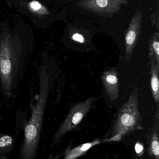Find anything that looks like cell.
<instances>
[{
	"mask_svg": "<svg viewBox=\"0 0 159 159\" xmlns=\"http://www.w3.org/2000/svg\"><path fill=\"white\" fill-rule=\"evenodd\" d=\"M17 136L0 133V159H9L16 146Z\"/></svg>",
	"mask_w": 159,
	"mask_h": 159,
	"instance_id": "cell-8",
	"label": "cell"
},
{
	"mask_svg": "<svg viewBox=\"0 0 159 159\" xmlns=\"http://www.w3.org/2000/svg\"><path fill=\"white\" fill-rule=\"evenodd\" d=\"M28 9L34 15H49V12L48 9L40 2L35 1L30 2L28 5Z\"/></svg>",
	"mask_w": 159,
	"mask_h": 159,
	"instance_id": "cell-12",
	"label": "cell"
},
{
	"mask_svg": "<svg viewBox=\"0 0 159 159\" xmlns=\"http://www.w3.org/2000/svg\"><path fill=\"white\" fill-rule=\"evenodd\" d=\"M72 39L75 42L83 43L85 42V39L82 34L79 33H75L72 35Z\"/></svg>",
	"mask_w": 159,
	"mask_h": 159,
	"instance_id": "cell-13",
	"label": "cell"
},
{
	"mask_svg": "<svg viewBox=\"0 0 159 159\" xmlns=\"http://www.w3.org/2000/svg\"><path fill=\"white\" fill-rule=\"evenodd\" d=\"M150 75H151V89L155 102L159 104V65H157L153 60H150Z\"/></svg>",
	"mask_w": 159,
	"mask_h": 159,
	"instance_id": "cell-10",
	"label": "cell"
},
{
	"mask_svg": "<svg viewBox=\"0 0 159 159\" xmlns=\"http://www.w3.org/2000/svg\"><path fill=\"white\" fill-rule=\"evenodd\" d=\"M143 16L140 10H137L131 20L125 36L126 61L129 62L134 47L141 32Z\"/></svg>",
	"mask_w": 159,
	"mask_h": 159,
	"instance_id": "cell-5",
	"label": "cell"
},
{
	"mask_svg": "<svg viewBox=\"0 0 159 159\" xmlns=\"http://www.w3.org/2000/svg\"><path fill=\"white\" fill-rule=\"evenodd\" d=\"M2 103L0 102V109L2 108Z\"/></svg>",
	"mask_w": 159,
	"mask_h": 159,
	"instance_id": "cell-16",
	"label": "cell"
},
{
	"mask_svg": "<svg viewBox=\"0 0 159 159\" xmlns=\"http://www.w3.org/2000/svg\"><path fill=\"white\" fill-rule=\"evenodd\" d=\"M159 105L155 116V121L151 133L148 137V153L155 159H159Z\"/></svg>",
	"mask_w": 159,
	"mask_h": 159,
	"instance_id": "cell-7",
	"label": "cell"
},
{
	"mask_svg": "<svg viewBox=\"0 0 159 159\" xmlns=\"http://www.w3.org/2000/svg\"><path fill=\"white\" fill-rule=\"evenodd\" d=\"M3 116L2 115H0V123L2 122V120Z\"/></svg>",
	"mask_w": 159,
	"mask_h": 159,
	"instance_id": "cell-15",
	"label": "cell"
},
{
	"mask_svg": "<svg viewBox=\"0 0 159 159\" xmlns=\"http://www.w3.org/2000/svg\"><path fill=\"white\" fill-rule=\"evenodd\" d=\"M143 129L142 116L139 109L138 88L136 87L128 101L120 108L112 127L110 136L105 141H119L127 134Z\"/></svg>",
	"mask_w": 159,
	"mask_h": 159,
	"instance_id": "cell-2",
	"label": "cell"
},
{
	"mask_svg": "<svg viewBox=\"0 0 159 159\" xmlns=\"http://www.w3.org/2000/svg\"><path fill=\"white\" fill-rule=\"evenodd\" d=\"M149 58L159 65V34L155 32L149 42Z\"/></svg>",
	"mask_w": 159,
	"mask_h": 159,
	"instance_id": "cell-11",
	"label": "cell"
},
{
	"mask_svg": "<svg viewBox=\"0 0 159 159\" xmlns=\"http://www.w3.org/2000/svg\"><path fill=\"white\" fill-rule=\"evenodd\" d=\"M135 149L136 154L138 157H141V156L143 154V146L140 143H138L136 144L135 146Z\"/></svg>",
	"mask_w": 159,
	"mask_h": 159,
	"instance_id": "cell-14",
	"label": "cell"
},
{
	"mask_svg": "<svg viewBox=\"0 0 159 159\" xmlns=\"http://www.w3.org/2000/svg\"><path fill=\"white\" fill-rule=\"evenodd\" d=\"M97 100L92 97L73 106L65 119L62 122L52 138L51 146L58 143L63 136L74 129L92 108Z\"/></svg>",
	"mask_w": 159,
	"mask_h": 159,
	"instance_id": "cell-3",
	"label": "cell"
},
{
	"mask_svg": "<svg viewBox=\"0 0 159 159\" xmlns=\"http://www.w3.org/2000/svg\"><path fill=\"white\" fill-rule=\"evenodd\" d=\"M35 43L30 33L4 27L1 29L0 93L5 101H10L16 97L33 54Z\"/></svg>",
	"mask_w": 159,
	"mask_h": 159,
	"instance_id": "cell-1",
	"label": "cell"
},
{
	"mask_svg": "<svg viewBox=\"0 0 159 159\" xmlns=\"http://www.w3.org/2000/svg\"><path fill=\"white\" fill-rule=\"evenodd\" d=\"M101 141L100 139L94 140L92 142L80 145L74 148L71 149L67 148L64 150V158L63 159H76L85 155L91 148L96 145L100 144Z\"/></svg>",
	"mask_w": 159,
	"mask_h": 159,
	"instance_id": "cell-9",
	"label": "cell"
},
{
	"mask_svg": "<svg viewBox=\"0 0 159 159\" xmlns=\"http://www.w3.org/2000/svg\"><path fill=\"white\" fill-rule=\"evenodd\" d=\"M102 81L105 92L110 100L115 101L119 96V83L115 70H109L103 73Z\"/></svg>",
	"mask_w": 159,
	"mask_h": 159,
	"instance_id": "cell-6",
	"label": "cell"
},
{
	"mask_svg": "<svg viewBox=\"0 0 159 159\" xmlns=\"http://www.w3.org/2000/svg\"><path fill=\"white\" fill-rule=\"evenodd\" d=\"M87 11L102 16H111L128 4L127 0H81L77 3Z\"/></svg>",
	"mask_w": 159,
	"mask_h": 159,
	"instance_id": "cell-4",
	"label": "cell"
}]
</instances>
